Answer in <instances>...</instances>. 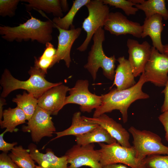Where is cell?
I'll use <instances>...</instances> for the list:
<instances>
[{
	"label": "cell",
	"mask_w": 168,
	"mask_h": 168,
	"mask_svg": "<svg viewBox=\"0 0 168 168\" xmlns=\"http://www.w3.org/2000/svg\"><path fill=\"white\" fill-rule=\"evenodd\" d=\"M147 82L144 72L133 86L126 89L118 90L116 88L111 89L108 93L101 96V104L96 109L93 117H97L114 110L120 112L124 123L128 119V110L131 105L136 100L148 98V94L143 91L142 87Z\"/></svg>",
	"instance_id": "1"
},
{
	"label": "cell",
	"mask_w": 168,
	"mask_h": 168,
	"mask_svg": "<svg viewBox=\"0 0 168 168\" xmlns=\"http://www.w3.org/2000/svg\"><path fill=\"white\" fill-rule=\"evenodd\" d=\"M30 15V19L17 26H1L0 34L2 37L10 42L31 40L45 44L50 42L53 39L54 28L52 21L49 19L43 21Z\"/></svg>",
	"instance_id": "2"
},
{
	"label": "cell",
	"mask_w": 168,
	"mask_h": 168,
	"mask_svg": "<svg viewBox=\"0 0 168 168\" xmlns=\"http://www.w3.org/2000/svg\"><path fill=\"white\" fill-rule=\"evenodd\" d=\"M28 73L30 77L26 81H20L15 78L6 68L2 75L0 83L2 87L1 97L5 98L12 91L23 89L33 95L38 99L45 92L61 82L53 83L45 79V74L34 65L31 67Z\"/></svg>",
	"instance_id": "3"
},
{
	"label": "cell",
	"mask_w": 168,
	"mask_h": 168,
	"mask_svg": "<svg viewBox=\"0 0 168 168\" xmlns=\"http://www.w3.org/2000/svg\"><path fill=\"white\" fill-rule=\"evenodd\" d=\"M93 44L88 53L87 63L84 67L90 73L93 80L96 78L97 73L100 68L103 70L104 75L110 80L114 79L115 75V63L114 55L107 56L102 47L105 40V31L102 27H100L94 35Z\"/></svg>",
	"instance_id": "4"
},
{
	"label": "cell",
	"mask_w": 168,
	"mask_h": 168,
	"mask_svg": "<svg viewBox=\"0 0 168 168\" xmlns=\"http://www.w3.org/2000/svg\"><path fill=\"white\" fill-rule=\"evenodd\" d=\"M100 153V163L103 167L117 163L125 165L131 168H147L143 160L136 157L133 146L130 147H123L117 142L111 144L99 143Z\"/></svg>",
	"instance_id": "5"
},
{
	"label": "cell",
	"mask_w": 168,
	"mask_h": 168,
	"mask_svg": "<svg viewBox=\"0 0 168 168\" xmlns=\"http://www.w3.org/2000/svg\"><path fill=\"white\" fill-rule=\"evenodd\" d=\"M128 131L132 135L133 146L138 160L142 161L152 155H168V146L162 143L161 137L157 134L149 131L141 130L133 126L129 128Z\"/></svg>",
	"instance_id": "6"
},
{
	"label": "cell",
	"mask_w": 168,
	"mask_h": 168,
	"mask_svg": "<svg viewBox=\"0 0 168 168\" xmlns=\"http://www.w3.org/2000/svg\"><path fill=\"white\" fill-rule=\"evenodd\" d=\"M85 6L88 14L84 19L82 27L86 36L82 44L77 49L81 52L86 50L94 35L100 27L104 26L110 13L109 7L102 0H90Z\"/></svg>",
	"instance_id": "7"
},
{
	"label": "cell",
	"mask_w": 168,
	"mask_h": 168,
	"mask_svg": "<svg viewBox=\"0 0 168 168\" xmlns=\"http://www.w3.org/2000/svg\"><path fill=\"white\" fill-rule=\"evenodd\" d=\"M87 80H78L74 87L70 88L69 95L66 96L64 106L68 104H78L81 111L90 113L101 104V96L91 93Z\"/></svg>",
	"instance_id": "8"
},
{
	"label": "cell",
	"mask_w": 168,
	"mask_h": 168,
	"mask_svg": "<svg viewBox=\"0 0 168 168\" xmlns=\"http://www.w3.org/2000/svg\"><path fill=\"white\" fill-rule=\"evenodd\" d=\"M68 157V168H79L87 166L91 168H103L101 165L100 153L95 149L93 143L85 145L76 144L66 152Z\"/></svg>",
	"instance_id": "9"
},
{
	"label": "cell",
	"mask_w": 168,
	"mask_h": 168,
	"mask_svg": "<svg viewBox=\"0 0 168 168\" xmlns=\"http://www.w3.org/2000/svg\"><path fill=\"white\" fill-rule=\"evenodd\" d=\"M21 129L23 132L30 133L32 141L36 143L44 137H52L56 132L51 115L38 105L27 125H23Z\"/></svg>",
	"instance_id": "10"
},
{
	"label": "cell",
	"mask_w": 168,
	"mask_h": 168,
	"mask_svg": "<svg viewBox=\"0 0 168 168\" xmlns=\"http://www.w3.org/2000/svg\"><path fill=\"white\" fill-rule=\"evenodd\" d=\"M144 73L147 82L158 87L165 86L168 80V56L152 47L151 56Z\"/></svg>",
	"instance_id": "11"
},
{
	"label": "cell",
	"mask_w": 168,
	"mask_h": 168,
	"mask_svg": "<svg viewBox=\"0 0 168 168\" xmlns=\"http://www.w3.org/2000/svg\"><path fill=\"white\" fill-rule=\"evenodd\" d=\"M104 27L105 30L117 36L130 34L137 38L141 37L142 26L128 20L120 12H110Z\"/></svg>",
	"instance_id": "12"
},
{
	"label": "cell",
	"mask_w": 168,
	"mask_h": 168,
	"mask_svg": "<svg viewBox=\"0 0 168 168\" xmlns=\"http://www.w3.org/2000/svg\"><path fill=\"white\" fill-rule=\"evenodd\" d=\"M129 54L128 60L134 77L144 71L146 64L151 53L152 47L146 41L140 43L136 40L128 39L127 41Z\"/></svg>",
	"instance_id": "13"
},
{
	"label": "cell",
	"mask_w": 168,
	"mask_h": 168,
	"mask_svg": "<svg viewBox=\"0 0 168 168\" xmlns=\"http://www.w3.org/2000/svg\"><path fill=\"white\" fill-rule=\"evenodd\" d=\"M54 28L58 30L59 34L58 37V44L56 53L51 68L60 60H63L66 67L69 68L71 62V48L75 40L80 35L82 29L80 27L75 28L74 26L68 30L63 29L57 26Z\"/></svg>",
	"instance_id": "14"
},
{
	"label": "cell",
	"mask_w": 168,
	"mask_h": 168,
	"mask_svg": "<svg viewBox=\"0 0 168 168\" xmlns=\"http://www.w3.org/2000/svg\"><path fill=\"white\" fill-rule=\"evenodd\" d=\"M69 88L61 82L45 92L38 99V105L51 115H56L64 106Z\"/></svg>",
	"instance_id": "15"
},
{
	"label": "cell",
	"mask_w": 168,
	"mask_h": 168,
	"mask_svg": "<svg viewBox=\"0 0 168 168\" xmlns=\"http://www.w3.org/2000/svg\"><path fill=\"white\" fill-rule=\"evenodd\" d=\"M82 118L103 127L121 146L127 147L132 146L129 142V133L120 124L105 114L97 117H88L82 116Z\"/></svg>",
	"instance_id": "16"
},
{
	"label": "cell",
	"mask_w": 168,
	"mask_h": 168,
	"mask_svg": "<svg viewBox=\"0 0 168 168\" xmlns=\"http://www.w3.org/2000/svg\"><path fill=\"white\" fill-rule=\"evenodd\" d=\"M28 149L31 158L39 166L44 168H68V157L65 155L58 157L49 149L45 153H41L33 143L29 145Z\"/></svg>",
	"instance_id": "17"
},
{
	"label": "cell",
	"mask_w": 168,
	"mask_h": 168,
	"mask_svg": "<svg viewBox=\"0 0 168 168\" xmlns=\"http://www.w3.org/2000/svg\"><path fill=\"white\" fill-rule=\"evenodd\" d=\"M163 18L160 15H154L148 18H145L142 25L141 38L149 36L154 48L159 52L163 54L164 45L161 40V33L163 30Z\"/></svg>",
	"instance_id": "18"
},
{
	"label": "cell",
	"mask_w": 168,
	"mask_h": 168,
	"mask_svg": "<svg viewBox=\"0 0 168 168\" xmlns=\"http://www.w3.org/2000/svg\"><path fill=\"white\" fill-rule=\"evenodd\" d=\"M119 64L115 70L113 84L118 90L128 89L136 83L132 70L128 59L124 56L118 58Z\"/></svg>",
	"instance_id": "19"
},
{
	"label": "cell",
	"mask_w": 168,
	"mask_h": 168,
	"mask_svg": "<svg viewBox=\"0 0 168 168\" xmlns=\"http://www.w3.org/2000/svg\"><path fill=\"white\" fill-rule=\"evenodd\" d=\"M99 125L94 122L83 119L81 115V112L77 111L73 115L71 125L63 131L55 132L56 137L50 141L67 135L75 136L82 135L93 130Z\"/></svg>",
	"instance_id": "20"
},
{
	"label": "cell",
	"mask_w": 168,
	"mask_h": 168,
	"mask_svg": "<svg viewBox=\"0 0 168 168\" xmlns=\"http://www.w3.org/2000/svg\"><path fill=\"white\" fill-rule=\"evenodd\" d=\"M75 138L77 144L81 145L95 142L111 144L117 142L104 128L100 125L88 132L75 136Z\"/></svg>",
	"instance_id": "21"
},
{
	"label": "cell",
	"mask_w": 168,
	"mask_h": 168,
	"mask_svg": "<svg viewBox=\"0 0 168 168\" xmlns=\"http://www.w3.org/2000/svg\"><path fill=\"white\" fill-rule=\"evenodd\" d=\"M2 118L3 119L0 121L1 128H6L10 133L16 132L18 129L16 127L25 123L27 120L24 112L17 106L4 110Z\"/></svg>",
	"instance_id": "22"
},
{
	"label": "cell",
	"mask_w": 168,
	"mask_h": 168,
	"mask_svg": "<svg viewBox=\"0 0 168 168\" xmlns=\"http://www.w3.org/2000/svg\"><path fill=\"white\" fill-rule=\"evenodd\" d=\"M21 1L28 3L25 5L28 10L33 9L43 11L47 14L52 13L55 17H63V11L60 0H23Z\"/></svg>",
	"instance_id": "23"
},
{
	"label": "cell",
	"mask_w": 168,
	"mask_h": 168,
	"mask_svg": "<svg viewBox=\"0 0 168 168\" xmlns=\"http://www.w3.org/2000/svg\"><path fill=\"white\" fill-rule=\"evenodd\" d=\"M135 7L142 11L146 18H148L156 14L160 15L163 19H168V10L166 6L165 0H148L141 4L136 5Z\"/></svg>",
	"instance_id": "24"
},
{
	"label": "cell",
	"mask_w": 168,
	"mask_h": 168,
	"mask_svg": "<svg viewBox=\"0 0 168 168\" xmlns=\"http://www.w3.org/2000/svg\"><path fill=\"white\" fill-rule=\"evenodd\" d=\"M90 0H75L73 1L72 6L66 15L62 17H54L52 21L55 26L66 30L73 26L74 18L80 9L88 3Z\"/></svg>",
	"instance_id": "25"
},
{
	"label": "cell",
	"mask_w": 168,
	"mask_h": 168,
	"mask_svg": "<svg viewBox=\"0 0 168 168\" xmlns=\"http://www.w3.org/2000/svg\"><path fill=\"white\" fill-rule=\"evenodd\" d=\"M12 101L23 111L28 121L34 114L38 105V99L32 94L25 91L22 95H17L16 97L13 99Z\"/></svg>",
	"instance_id": "26"
},
{
	"label": "cell",
	"mask_w": 168,
	"mask_h": 168,
	"mask_svg": "<svg viewBox=\"0 0 168 168\" xmlns=\"http://www.w3.org/2000/svg\"><path fill=\"white\" fill-rule=\"evenodd\" d=\"M11 151L9 156L20 168H34L36 166L28 149L19 145L15 147Z\"/></svg>",
	"instance_id": "27"
},
{
	"label": "cell",
	"mask_w": 168,
	"mask_h": 168,
	"mask_svg": "<svg viewBox=\"0 0 168 168\" xmlns=\"http://www.w3.org/2000/svg\"><path fill=\"white\" fill-rule=\"evenodd\" d=\"M45 45V47L42 55L38 58L35 57L34 65L46 74L47 69L50 68L54 59L56 49L50 42H47Z\"/></svg>",
	"instance_id": "28"
},
{
	"label": "cell",
	"mask_w": 168,
	"mask_h": 168,
	"mask_svg": "<svg viewBox=\"0 0 168 168\" xmlns=\"http://www.w3.org/2000/svg\"><path fill=\"white\" fill-rule=\"evenodd\" d=\"M105 4L121 9L127 16L134 15L138 10L130 0H102Z\"/></svg>",
	"instance_id": "29"
},
{
	"label": "cell",
	"mask_w": 168,
	"mask_h": 168,
	"mask_svg": "<svg viewBox=\"0 0 168 168\" xmlns=\"http://www.w3.org/2000/svg\"><path fill=\"white\" fill-rule=\"evenodd\" d=\"M143 161L147 168H168V155L148 156Z\"/></svg>",
	"instance_id": "30"
},
{
	"label": "cell",
	"mask_w": 168,
	"mask_h": 168,
	"mask_svg": "<svg viewBox=\"0 0 168 168\" xmlns=\"http://www.w3.org/2000/svg\"><path fill=\"white\" fill-rule=\"evenodd\" d=\"M19 0H0V15L2 17H11L15 15Z\"/></svg>",
	"instance_id": "31"
},
{
	"label": "cell",
	"mask_w": 168,
	"mask_h": 168,
	"mask_svg": "<svg viewBox=\"0 0 168 168\" xmlns=\"http://www.w3.org/2000/svg\"><path fill=\"white\" fill-rule=\"evenodd\" d=\"M0 168H20L9 156L7 153L0 154Z\"/></svg>",
	"instance_id": "32"
},
{
	"label": "cell",
	"mask_w": 168,
	"mask_h": 168,
	"mask_svg": "<svg viewBox=\"0 0 168 168\" xmlns=\"http://www.w3.org/2000/svg\"><path fill=\"white\" fill-rule=\"evenodd\" d=\"M7 132H8V131L6 129L0 135V150L3 152L6 153H7L9 151L13 149L14 146L17 144V142L8 143L4 140L3 138L4 135Z\"/></svg>",
	"instance_id": "33"
},
{
	"label": "cell",
	"mask_w": 168,
	"mask_h": 168,
	"mask_svg": "<svg viewBox=\"0 0 168 168\" xmlns=\"http://www.w3.org/2000/svg\"><path fill=\"white\" fill-rule=\"evenodd\" d=\"M158 119L162 124L165 131V138L168 142V110L160 114Z\"/></svg>",
	"instance_id": "34"
},
{
	"label": "cell",
	"mask_w": 168,
	"mask_h": 168,
	"mask_svg": "<svg viewBox=\"0 0 168 168\" xmlns=\"http://www.w3.org/2000/svg\"><path fill=\"white\" fill-rule=\"evenodd\" d=\"M165 86V88L161 92L164 95V102L161 108V112L162 113L168 110V80Z\"/></svg>",
	"instance_id": "35"
},
{
	"label": "cell",
	"mask_w": 168,
	"mask_h": 168,
	"mask_svg": "<svg viewBox=\"0 0 168 168\" xmlns=\"http://www.w3.org/2000/svg\"><path fill=\"white\" fill-rule=\"evenodd\" d=\"M103 167V168H131L127 165L121 163L110 165Z\"/></svg>",
	"instance_id": "36"
},
{
	"label": "cell",
	"mask_w": 168,
	"mask_h": 168,
	"mask_svg": "<svg viewBox=\"0 0 168 168\" xmlns=\"http://www.w3.org/2000/svg\"><path fill=\"white\" fill-rule=\"evenodd\" d=\"M61 7L63 12H65L69 9L68 5L67 0H60Z\"/></svg>",
	"instance_id": "37"
},
{
	"label": "cell",
	"mask_w": 168,
	"mask_h": 168,
	"mask_svg": "<svg viewBox=\"0 0 168 168\" xmlns=\"http://www.w3.org/2000/svg\"><path fill=\"white\" fill-rule=\"evenodd\" d=\"M6 100L4 98L1 97L0 98V121L2 120V115L3 110V107L5 104H6Z\"/></svg>",
	"instance_id": "38"
},
{
	"label": "cell",
	"mask_w": 168,
	"mask_h": 168,
	"mask_svg": "<svg viewBox=\"0 0 168 168\" xmlns=\"http://www.w3.org/2000/svg\"><path fill=\"white\" fill-rule=\"evenodd\" d=\"M133 3L135 6L136 5L142 4L144 1V0H130Z\"/></svg>",
	"instance_id": "39"
},
{
	"label": "cell",
	"mask_w": 168,
	"mask_h": 168,
	"mask_svg": "<svg viewBox=\"0 0 168 168\" xmlns=\"http://www.w3.org/2000/svg\"><path fill=\"white\" fill-rule=\"evenodd\" d=\"M163 54L168 56V44L164 45Z\"/></svg>",
	"instance_id": "40"
},
{
	"label": "cell",
	"mask_w": 168,
	"mask_h": 168,
	"mask_svg": "<svg viewBox=\"0 0 168 168\" xmlns=\"http://www.w3.org/2000/svg\"><path fill=\"white\" fill-rule=\"evenodd\" d=\"M34 168H44L39 166H36Z\"/></svg>",
	"instance_id": "41"
},
{
	"label": "cell",
	"mask_w": 168,
	"mask_h": 168,
	"mask_svg": "<svg viewBox=\"0 0 168 168\" xmlns=\"http://www.w3.org/2000/svg\"><path fill=\"white\" fill-rule=\"evenodd\" d=\"M167 2H168V0H167Z\"/></svg>",
	"instance_id": "42"
}]
</instances>
